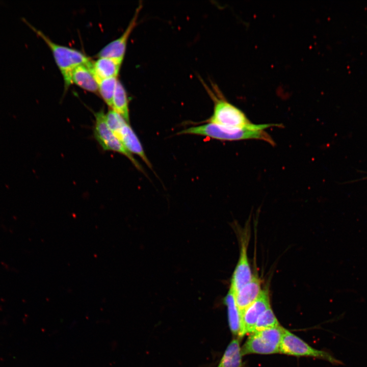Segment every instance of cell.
<instances>
[{
    "label": "cell",
    "instance_id": "1",
    "mask_svg": "<svg viewBox=\"0 0 367 367\" xmlns=\"http://www.w3.org/2000/svg\"><path fill=\"white\" fill-rule=\"evenodd\" d=\"M281 127L277 124H254L241 128H229L220 125L207 123L202 125L192 126L179 132L180 135L190 134L208 137L222 141H238L255 139L265 141L271 145L275 143L270 135L265 130L273 126Z\"/></svg>",
    "mask_w": 367,
    "mask_h": 367
},
{
    "label": "cell",
    "instance_id": "2",
    "mask_svg": "<svg viewBox=\"0 0 367 367\" xmlns=\"http://www.w3.org/2000/svg\"><path fill=\"white\" fill-rule=\"evenodd\" d=\"M23 21L42 38L51 50L57 65L63 77L65 91L67 90L72 84L71 73L75 67L81 65L92 66L93 62L83 53L55 43L42 32L31 25L26 20L23 19Z\"/></svg>",
    "mask_w": 367,
    "mask_h": 367
},
{
    "label": "cell",
    "instance_id": "3",
    "mask_svg": "<svg viewBox=\"0 0 367 367\" xmlns=\"http://www.w3.org/2000/svg\"><path fill=\"white\" fill-rule=\"evenodd\" d=\"M207 89L214 102L213 114L206 121L208 123L229 128H241L251 123L240 109L221 96L216 87L214 92L208 88Z\"/></svg>",
    "mask_w": 367,
    "mask_h": 367
},
{
    "label": "cell",
    "instance_id": "4",
    "mask_svg": "<svg viewBox=\"0 0 367 367\" xmlns=\"http://www.w3.org/2000/svg\"><path fill=\"white\" fill-rule=\"evenodd\" d=\"M106 119L110 129L126 149L132 154L139 156L151 168V163L144 152L141 143L129 123L112 109H109L106 114Z\"/></svg>",
    "mask_w": 367,
    "mask_h": 367
},
{
    "label": "cell",
    "instance_id": "5",
    "mask_svg": "<svg viewBox=\"0 0 367 367\" xmlns=\"http://www.w3.org/2000/svg\"><path fill=\"white\" fill-rule=\"evenodd\" d=\"M284 328L281 326L250 333L241 348L242 355L272 354L279 353Z\"/></svg>",
    "mask_w": 367,
    "mask_h": 367
},
{
    "label": "cell",
    "instance_id": "6",
    "mask_svg": "<svg viewBox=\"0 0 367 367\" xmlns=\"http://www.w3.org/2000/svg\"><path fill=\"white\" fill-rule=\"evenodd\" d=\"M94 115L93 136L100 147L104 150L115 152L125 156L137 169L142 171L140 164L109 127L103 109L95 112Z\"/></svg>",
    "mask_w": 367,
    "mask_h": 367
},
{
    "label": "cell",
    "instance_id": "7",
    "mask_svg": "<svg viewBox=\"0 0 367 367\" xmlns=\"http://www.w3.org/2000/svg\"><path fill=\"white\" fill-rule=\"evenodd\" d=\"M279 353L296 356L312 357L333 364H342L329 353L314 349L295 334L284 328L280 344Z\"/></svg>",
    "mask_w": 367,
    "mask_h": 367
},
{
    "label": "cell",
    "instance_id": "8",
    "mask_svg": "<svg viewBox=\"0 0 367 367\" xmlns=\"http://www.w3.org/2000/svg\"><path fill=\"white\" fill-rule=\"evenodd\" d=\"M270 307L269 291L261 290L258 297L249 305L241 314V327L239 338L251 333L260 314Z\"/></svg>",
    "mask_w": 367,
    "mask_h": 367
},
{
    "label": "cell",
    "instance_id": "9",
    "mask_svg": "<svg viewBox=\"0 0 367 367\" xmlns=\"http://www.w3.org/2000/svg\"><path fill=\"white\" fill-rule=\"evenodd\" d=\"M141 8L142 5H139L123 34L117 39L107 44L97 53V56L98 58L108 57L123 60L128 39L137 24L138 15Z\"/></svg>",
    "mask_w": 367,
    "mask_h": 367
},
{
    "label": "cell",
    "instance_id": "10",
    "mask_svg": "<svg viewBox=\"0 0 367 367\" xmlns=\"http://www.w3.org/2000/svg\"><path fill=\"white\" fill-rule=\"evenodd\" d=\"M240 257L231 279L229 290L233 293L248 283L252 278L247 253L246 240H242Z\"/></svg>",
    "mask_w": 367,
    "mask_h": 367
},
{
    "label": "cell",
    "instance_id": "11",
    "mask_svg": "<svg viewBox=\"0 0 367 367\" xmlns=\"http://www.w3.org/2000/svg\"><path fill=\"white\" fill-rule=\"evenodd\" d=\"M261 291L260 280L257 276H253L248 283L234 293L241 317L244 310L258 297Z\"/></svg>",
    "mask_w": 367,
    "mask_h": 367
},
{
    "label": "cell",
    "instance_id": "12",
    "mask_svg": "<svg viewBox=\"0 0 367 367\" xmlns=\"http://www.w3.org/2000/svg\"><path fill=\"white\" fill-rule=\"evenodd\" d=\"M123 60L100 57L93 63L92 71L98 82L99 81L110 77H117Z\"/></svg>",
    "mask_w": 367,
    "mask_h": 367
},
{
    "label": "cell",
    "instance_id": "13",
    "mask_svg": "<svg viewBox=\"0 0 367 367\" xmlns=\"http://www.w3.org/2000/svg\"><path fill=\"white\" fill-rule=\"evenodd\" d=\"M92 67L81 65L75 67L71 73V82L85 90L97 93L98 86L92 71Z\"/></svg>",
    "mask_w": 367,
    "mask_h": 367
},
{
    "label": "cell",
    "instance_id": "14",
    "mask_svg": "<svg viewBox=\"0 0 367 367\" xmlns=\"http://www.w3.org/2000/svg\"><path fill=\"white\" fill-rule=\"evenodd\" d=\"M224 302L227 308L230 329L234 335L239 337L241 327V317L235 303L234 293L230 290L225 296Z\"/></svg>",
    "mask_w": 367,
    "mask_h": 367
},
{
    "label": "cell",
    "instance_id": "15",
    "mask_svg": "<svg viewBox=\"0 0 367 367\" xmlns=\"http://www.w3.org/2000/svg\"><path fill=\"white\" fill-rule=\"evenodd\" d=\"M111 109L120 115L127 122H130L127 93L124 86L119 80L116 83Z\"/></svg>",
    "mask_w": 367,
    "mask_h": 367
},
{
    "label": "cell",
    "instance_id": "16",
    "mask_svg": "<svg viewBox=\"0 0 367 367\" xmlns=\"http://www.w3.org/2000/svg\"><path fill=\"white\" fill-rule=\"evenodd\" d=\"M242 356L239 339H233L225 350L218 367H242Z\"/></svg>",
    "mask_w": 367,
    "mask_h": 367
},
{
    "label": "cell",
    "instance_id": "17",
    "mask_svg": "<svg viewBox=\"0 0 367 367\" xmlns=\"http://www.w3.org/2000/svg\"><path fill=\"white\" fill-rule=\"evenodd\" d=\"M117 77H113L101 80L97 82L98 92L106 104L112 108V101L116 85Z\"/></svg>",
    "mask_w": 367,
    "mask_h": 367
},
{
    "label": "cell",
    "instance_id": "18",
    "mask_svg": "<svg viewBox=\"0 0 367 367\" xmlns=\"http://www.w3.org/2000/svg\"><path fill=\"white\" fill-rule=\"evenodd\" d=\"M280 326L278 320L270 307L258 317L253 332Z\"/></svg>",
    "mask_w": 367,
    "mask_h": 367
}]
</instances>
